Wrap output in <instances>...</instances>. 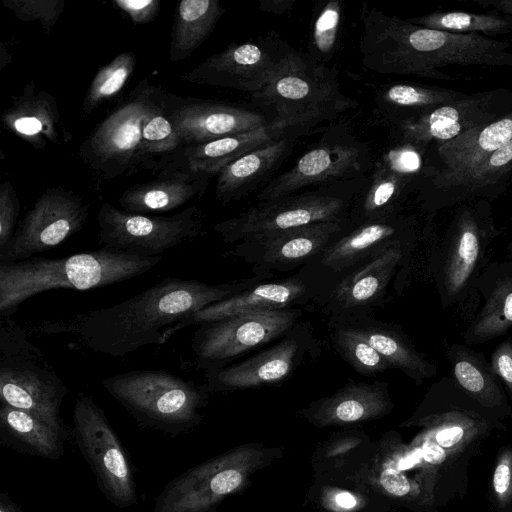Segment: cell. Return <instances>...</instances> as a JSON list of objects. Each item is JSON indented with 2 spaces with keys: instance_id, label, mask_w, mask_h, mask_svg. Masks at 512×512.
<instances>
[{
  "instance_id": "d6986e66",
  "label": "cell",
  "mask_w": 512,
  "mask_h": 512,
  "mask_svg": "<svg viewBox=\"0 0 512 512\" xmlns=\"http://www.w3.org/2000/svg\"><path fill=\"white\" fill-rule=\"evenodd\" d=\"M421 208L430 224L441 210L474 200L492 202L503 195L512 181V140L472 167L452 174H424Z\"/></svg>"
},
{
  "instance_id": "f5cc1de1",
  "label": "cell",
  "mask_w": 512,
  "mask_h": 512,
  "mask_svg": "<svg viewBox=\"0 0 512 512\" xmlns=\"http://www.w3.org/2000/svg\"><path fill=\"white\" fill-rule=\"evenodd\" d=\"M471 2L483 8H489L490 11L512 15V0H471Z\"/></svg>"
},
{
  "instance_id": "d6a6232c",
  "label": "cell",
  "mask_w": 512,
  "mask_h": 512,
  "mask_svg": "<svg viewBox=\"0 0 512 512\" xmlns=\"http://www.w3.org/2000/svg\"><path fill=\"white\" fill-rule=\"evenodd\" d=\"M352 328L381 354L390 368L399 369L416 384L437 375L436 364L418 351L403 332L379 324Z\"/></svg>"
},
{
  "instance_id": "3957f363",
  "label": "cell",
  "mask_w": 512,
  "mask_h": 512,
  "mask_svg": "<svg viewBox=\"0 0 512 512\" xmlns=\"http://www.w3.org/2000/svg\"><path fill=\"white\" fill-rule=\"evenodd\" d=\"M161 260L162 256L143 257L103 247L63 258L0 263V316L10 317L20 304L39 293L113 285L150 271Z\"/></svg>"
},
{
  "instance_id": "f546056e",
  "label": "cell",
  "mask_w": 512,
  "mask_h": 512,
  "mask_svg": "<svg viewBox=\"0 0 512 512\" xmlns=\"http://www.w3.org/2000/svg\"><path fill=\"white\" fill-rule=\"evenodd\" d=\"M286 134L289 133L275 129L268 124L211 142L183 146L165 169L179 168L218 176L223 169L234 161L275 142Z\"/></svg>"
},
{
  "instance_id": "7dc6e473",
  "label": "cell",
  "mask_w": 512,
  "mask_h": 512,
  "mask_svg": "<svg viewBox=\"0 0 512 512\" xmlns=\"http://www.w3.org/2000/svg\"><path fill=\"white\" fill-rule=\"evenodd\" d=\"M490 365L512 400V337L501 341L494 348Z\"/></svg>"
},
{
  "instance_id": "7402d4cb",
  "label": "cell",
  "mask_w": 512,
  "mask_h": 512,
  "mask_svg": "<svg viewBox=\"0 0 512 512\" xmlns=\"http://www.w3.org/2000/svg\"><path fill=\"white\" fill-rule=\"evenodd\" d=\"M412 240H416L414 218L398 213L356 226L329 245L318 260L325 268L341 272L393 245Z\"/></svg>"
},
{
  "instance_id": "e0dca14e",
  "label": "cell",
  "mask_w": 512,
  "mask_h": 512,
  "mask_svg": "<svg viewBox=\"0 0 512 512\" xmlns=\"http://www.w3.org/2000/svg\"><path fill=\"white\" fill-rule=\"evenodd\" d=\"M88 216V205L77 194L61 187L48 188L0 249V263L29 259L60 245L83 228Z\"/></svg>"
},
{
  "instance_id": "4fadbf2b",
  "label": "cell",
  "mask_w": 512,
  "mask_h": 512,
  "mask_svg": "<svg viewBox=\"0 0 512 512\" xmlns=\"http://www.w3.org/2000/svg\"><path fill=\"white\" fill-rule=\"evenodd\" d=\"M369 152L341 127L323 135L316 146L304 153L295 164L273 178L257 195L259 201L293 195L311 185L350 181L367 169Z\"/></svg>"
},
{
  "instance_id": "4316f807",
  "label": "cell",
  "mask_w": 512,
  "mask_h": 512,
  "mask_svg": "<svg viewBox=\"0 0 512 512\" xmlns=\"http://www.w3.org/2000/svg\"><path fill=\"white\" fill-rule=\"evenodd\" d=\"M415 241L393 245L353 270L333 290L332 306L342 310H356L378 302L386 292L396 268L408 260Z\"/></svg>"
},
{
  "instance_id": "f6af8a7d",
  "label": "cell",
  "mask_w": 512,
  "mask_h": 512,
  "mask_svg": "<svg viewBox=\"0 0 512 512\" xmlns=\"http://www.w3.org/2000/svg\"><path fill=\"white\" fill-rule=\"evenodd\" d=\"M20 211L16 191L9 180L0 187V249L13 237Z\"/></svg>"
},
{
  "instance_id": "1f68e13d",
  "label": "cell",
  "mask_w": 512,
  "mask_h": 512,
  "mask_svg": "<svg viewBox=\"0 0 512 512\" xmlns=\"http://www.w3.org/2000/svg\"><path fill=\"white\" fill-rule=\"evenodd\" d=\"M512 140V110L501 118L469 130L436 145L440 168H427L425 174H452L466 170Z\"/></svg>"
},
{
  "instance_id": "bcb514c9",
  "label": "cell",
  "mask_w": 512,
  "mask_h": 512,
  "mask_svg": "<svg viewBox=\"0 0 512 512\" xmlns=\"http://www.w3.org/2000/svg\"><path fill=\"white\" fill-rule=\"evenodd\" d=\"M492 486L495 498L501 506L512 499V449H506L494 469Z\"/></svg>"
},
{
  "instance_id": "603a6c76",
  "label": "cell",
  "mask_w": 512,
  "mask_h": 512,
  "mask_svg": "<svg viewBox=\"0 0 512 512\" xmlns=\"http://www.w3.org/2000/svg\"><path fill=\"white\" fill-rule=\"evenodd\" d=\"M477 294L482 305L462 336L468 346L499 338L512 329V260L490 261L479 278Z\"/></svg>"
},
{
  "instance_id": "7bdbcfd3",
  "label": "cell",
  "mask_w": 512,
  "mask_h": 512,
  "mask_svg": "<svg viewBox=\"0 0 512 512\" xmlns=\"http://www.w3.org/2000/svg\"><path fill=\"white\" fill-rule=\"evenodd\" d=\"M17 19L38 21L50 33L65 9L66 0H2Z\"/></svg>"
},
{
  "instance_id": "8992f818",
  "label": "cell",
  "mask_w": 512,
  "mask_h": 512,
  "mask_svg": "<svg viewBox=\"0 0 512 512\" xmlns=\"http://www.w3.org/2000/svg\"><path fill=\"white\" fill-rule=\"evenodd\" d=\"M68 388L43 351L10 317H0V400L62 433L60 406Z\"/></svg>"
},
{
  "instance_id": "9c48e42d",
  "label": "cell",
  "mask_w": 512,
  "mask_h": 512,
  "mask_svg": "<svg viewBox=\"0 0 512 512\" xmlns=\"http://www.w3.org/2000/svg\"><path fill=\"white\" fill-rule=\"evenodd\" d=\"M348 182V181H347ZM345 182L321 189L259 201L236 216L213 225L222 241L239 243L267 232H277L318 222L348 220L351 195L339 189Z\"/></svg>"
},
{
  "instance_id": "8fae6325",
  "label": "cell",
  "mask_w": 512,
  "mask_h": 512,
  "mask_svg": "<svg viewBox=\"0 0 512 512\" xmlns=\"http://www.w3.org/2000/svg\"><path fill=\"white\" fill-rule=\"evenodd\" d=\"M261 458L259 449L239 447L190 469L163 490L154 512H208L245 484Z\"/></svg>"
},
{
  "instance_id": "e575fe53",
  "label": "cell",
  "mask_w": 512,
  "mask_h": 512,
  "mask_svg": "<svg viewBox=\"0 0 512 512\" xmlns=\"http://www.w3.org/2000/svg\"><path fill=\"white\" fill-rule=\"evenodd\" d=\"M466 93L444 87L395 83L380 89L378 106L394 125L424 115Z\"/></svg>"
},
{
  "instance_id": "ab89813d",
  "label": "cell",
  "mask_w": 512,
  "mask_h": 512,
  "mask_svg": "<svg viewBox=\"0 0 512 512\" xmlns=\"http://www.w3.org/2000/svg\"><path fill=\"white\" fill-rule=\"evenodd\" d=\"M136 65V55L133 52H124L101 67L85 94L82 104L84 114L92 113L104 102L117 96L133 74Z\"/></svg>"
},
{
  "instance_id": "11a10c76",
  "label": "cell",
  "mask_w": 512,
  "mask_h": 512,
  "mask_svg": "<svg viewBox=\"0 0 512 512\" xmlns=\"http://www.w3.org/2000/svg\"><path fill=\"white\" fill-rule=\"evenodd\" d=\"M505 259L512 260V238L508 242V245L506 247V257H505Z\"/></svg>"
},
{
  "instance_id": "ac0fdd59",
  "label": "cell",
  "mask_w": 512,
  "mask_h": 512,
  "mask_svg": "<svg viewBox=\"0 0 512 512\" xmlns=\"http://www.w3.org/2000/svg\"><path fill=\"white\" fill-rule=\"evenodd\" d=\"M349 226V220L318 222L258 234L239 242L227 255L252 263L255 276L294 269L321 253Z\"/></svg>"
},
{
  "instance_id": "2e32d148",
  "label": "cell",
  "mask_w": 512,
  "mask_h": 512,
  "mask_svg": "<svg viewBox=\"0 0 512 512\" xmlns=\"http://www.w3.org/2000/svg\"><path fill=\"white\" fill-rule=\"evenodd\" d=\"M277 35L231 44L188 71L182 78L191 83L249 93L263 89L291 50Z\"/></svg>"
},
{
  "instance_id": "5bb4252c",
  "label": "cell",
  "mask_w": 512,
  "mask_h": 512,
  "mask_svg": "<svg viewBox=\"0 0 512 512\" xmlns=\"http://www.w3.org/2000/svg\"><path fill=\"white\" fill-rule=\"evenodd\" d=\"M79 447L108 498L119 507L137 500L128 458L103 410L90 395L79 393L73 410Z\"/></svg>"
},
{
  "instance_id": "7c38bea8",
  "label": "cell",
  "mask_w": 512,
  "mask_h": 512,
  "mask_svg": "<svg viewBox=\"0 0 512 512\" xmlns=\"http://www.w3.org/2000/svg\"><path fill=\"white\" fill-rule=\"evenodd\" d=\"M301 311L288 308L230 316L199 325L192 349L197 366L212 371L289 331Z\"/></svg>"
},
{
  "instance_id": "f907efd6",
  "label": "cell",
  "mask_w": 512,
  "mask_h": 512,
  "mask_svg": "<svg viewBox=\"0 0 512 512\" xmlns=\"http://www.w3.org/2000/svg\"><path fill=\"white\" fill-rule=\"evenodd\" d=\"M381 482L389 492L398 496L406 495L410 491L409 481L398 472L384 473Z\"/></svg>"
},
{
  "instance_id": "681fc988",
  "label": "cell",
  "mask_w": 512,
  "mask_h": 512,
  "mask_svg": "<svg viewBox=\"0 0 512 512\" xmlns=\"http://www.w3.org/2000/svg\"><path fill=\"white\" fill-rule=\"evenodd\" d=\"M323 504L334 512H353L362 506V499L352 492L331 488L325 491Z\"/></svg>"
},
{
  "instance_id": "816d5d0a",
  "label": "cell",
  "mask_w": 512,
  "mask_h": 512,
  "mask_svg": "<svg viewBox=\"0 0 512 512\" xmlns=\"http://www.w3.org/2000/svg\"><path fill=\"white\" fill-rule=\"evenodd\" d=\"M294 0H262L259 2V9L262 12L282 15L292 9Z\"/></svg>"
},
{
  "instance_id": "74e56055",
  "label": "cell",
  "mask_w": 512,
  "mask_h": 512,
  "mask_svg": "<svg viewBox=\"0 0 512 512\" xmlns=\"http://www.w3.org/2000/svg\"><path fill=\"white\" fill-rule=\"evenodd\" d=\"M406 20L421 27L456 34H484V36L490 37L512 33V15L497 11L486 13L432 12Z\"/></svg>"
},
{
  "instance_id": "d4e9b609",
  "label": "cell",
  "mask_w": 512,
  "mask_h": 512,
  "mask_svg": "<svg viewBox=\"0 0 512 512\" xmlns=\"http://www.w3.org/2000/svg\"><path fill=\"white\" fill-rule=\"evenodd\" d=\"M4 127L37 150L49 144L69 142L72 135L64 126L56 98L45 90L36 91L30 80L22 93L1 115Z\"/></svg>"
},
{
  "instance_id": "7a4b0ae2",
  "label": "cell",
  "mask_w": 512,
  "mask_h": 512,
  "mask_svg": "<svg viewBox=\"0 0 512 512\" xmlns=\"http://www.w3.org/2000/svg\"><path fill=\"white\" fill-rule=\"evenodd\" d=\"M261 276L221 284L166 277L110 307L81 315L75 333L92 351L122 357L158 344L166 329L202 308L258 284Z\"/></svg>"
},
{
  "instance_id": "4dcf8cb0",
  "label": "cell",
  "mask_w": 512,
  "mask_h": 512,
  "mask_svg": "<svg viewBox=\"0 0 512 512\" xmlns=\"http://www.w3.org/2000/svg\"><path fill=\"white\" fill-rule=\"evenodd\" d=\"M446 357L451 378L467 396L498 418L512 416L505 388L483 353L454 342L447 347Z\"/></svg>"
},
{
  "instance_id": "836d02e7",
  "label": "cell",
  "mask_w": 512,
  "mask_h": 512,
  "mask_svg": "<svg viewBox=\"0 0 512 512\" xmlns=\"http://www.w3.org/2000/svg\"><path fill=\"white\" fill-rule=\"evenodd\" d=\"M225 9L218 0H183L174 12L169 58L187 59L210 36Z\"/></svg>"
},
{
  "instance_id": "44dd1931",
  "label": "cell",
  "mask_w": 512,
  "mask_h": 512,
  "mask_svg": "<svg viewBox=\"0 0 512 512\" xmlns=\"http://www.w3.org/2000/svg\"><path fill=\"white\" fill-rule=\"evenodd\" d=\"M308 294L307 284L299 276L255 284L234 296L186 316L164 331L161 344L191 325H201L245 313L294 308L295 305L308 300Z\"/></svg>"
},
{
  "instance_id": "f1b7e54d",
  "label": "cell",
  "mask_w": 512,
  "mask_h": 512,
  "mask_svg": "<svg viewBox=\"0 0 512 512\" xmlns=\"http://www.w3.org/2000/svg\"><path fill=\"white\" fill-rule=\"evenodd\" d=\"M392 406L387 383L351 381L332 396L313 403L305 414L319 426L343 425L381 417Z\"/></svg>"
},
{
  "instance_id": "ffe728a7",
  "label": "cell",
  "mask_w": 512,
  "mask_h": 512,
  "mask_svg": "<svg viewBox=\"0 0 512 512\" xmlns=\"http://www.w3.org/2000/svg\"><path fill=\"white\" fill-rule=\"evenodd\" d=\"M165 110L184 146L198 145L268 125L259 112L222 101L166 93Z\"/></svg>"
},
{
  "instance_id": "30bf717a",
  "label": "cell",
  "mask_w": 512,
  "mask_h": 512,
  "mask_svg": "<svg viewBox=\"0 0 512 512\" xmlns=\"http://www.w3.org/2000/svg\"><path fill=\"white\" fill-rule=\"evenodd\" d=\"M99 242L117 251L161 256L166 251L203 234L204 219L197 206L171 216L131 213L104 202L98 211Z\"/></svg>"
},
{
  "instance_id": "6da1fadb",
  "label": "cell",
  "mask_w": 512,
  "mask_h": 512,
  "mask_svg": "<svg viewBox=\"0 0 512 512\" xmlns=\"http://www.w3.org/2000/svg\"><path fill=\"white\" fill-rule=\"evenodd\" d=\"M359 51L377 73L455 80L447 65L512 67L510 43L480 34H456L421 27L362 3Z\"/></svg>"
},
{
  "instance_id": "f35d334b",
  "label": "cell",
  "mask_w": 512,
  "mask_h": 512,
  "mask_svg": "<svg viewBox=\"0 0 512 512\" xmlns=\"http://www.w3.org/2000/svg\"><path fill=\"white\" fill-rule=\"evenodd\" d=\"M0 426L40 456L56 459L61 454V432L29 412L1 404Z\"/></svg>"
},
{
  "instance_id": "8d00e7d4",
  "label": "cell",
  "mask_w": 512,
  "mask_h": 512,
  "mask_svg": "<svg viewBox=\"0 0 512 512\" xmlns=\"http://www.w3.org/2000/svg\"><path fill=\"white\" fill-rule=\"evenodd\" d=\"M165 92L161 90L157 103L143 129V170L161 172L184 146L165 110Z\"/></svg>"
},
{
  "instance_id": "5b68a950",
  "label": "cell",
  "mask_w": 512,
  "mask_h": 512,
  "mask_svg": "<svg viewBox=\"0 0 512 512\" xmlns=\"http://www.w3.org/2000/svg\"><path fill=\"white\" fill-rule=\"evenodd\" d=\"M250 97L270 126L300 135L358 105L341 91L334 68L293 48L267 85Z\"/></svg>"
},
{
  "instance_id": "db71d44e",
  "label": "cell",
  "mask_w": 512,
  "mask_h": 512,
  "mask_svg": "<svg viewBox=\"0 0 512 512\" xmlns=\"http://www.w3.org/2000/svg\"><path fill=\"white\" fill-rule=\"evenodd\" d=\"M0 512H20L14 503L5 495L0 498Z\"/></svg>"
},
{
  "instance_id": "9a60e30c",
  "label": "cell",
  "mask_w": 512,
  "mask_h": 512,
  "mask_svg": "<svg viewBox=\"0 0 512 512\" xmlns=\"http://www.w3.org/2000/svg\"><path fill=\"white\" fill-rule=\"evenodd\" d=\"M512 110V87H499L463 97L419 117L394 125L400 143L423 150L483 127Z\"/></svg>"
},
{
  "instance_id": "c3c4849f",
  "label": "cell",
  "mask_w": 512,
  "mask_h": 512,
  "mask_svg": "<svg viewBox=\"0 0 512 512\" xmlns=\"http://www.w3.org/2000/svg\"><path fill=\"white\" fill-rule=\"evenodd\" d=\"M113 3L127 14L134 24L151 22L160 9L158 0H113Z\"/></svg>"
},
{
  "instance_id": "b9f144b4",
  "label": "cell",
  "mask_w": 512,
  "mask_h": 512,
  "mask_svg": "<svg viewBox=\"0 0 512 512\" xmlns=\"http://www.w3.org/2000/svg\"><path fill=\"white\" fill-rule=\"evenodd\" d=\"M342 18V6L339 0H329L317 10L313 20L310 52L317 61H328L335 50Z\"/></svg>"
},
{
  "instance_id": "ba28073f",
  "label": "cell",
  "mask_w": 512,
  "mask_h": 512,
  "mask_svg": "<svg viewBox=\"0 0 512 512\" xmlns=\"http://www.w3.org/2000/svg\"><path fill=\"white\" fill-rule=\"evenodd\" d=\"M104 389L143 422L183 429L200 420L208 389L163 370H132L102 380Z\"/></svg>"
},
{
  "instance_id": "cb8c5ba5",
  "label": "cell",
  "mask_w": 512,
  "mask_h": 512,
  "mask_svg": "<svg viewBox=\"0 0 512 512\" xmlns=\"http://www.w3.org/2000/svg\"><path fill=\"white\" fill-rule=\"evenodd\" d=\"M301 339L289 335L275 346L238 364L205 372L208 391H231L286 379L302 356Z\"/></svg>"
},
{
  "instance_id": "83f0119b",
  "label": "cell",
  "mask_w": 512,
  "mask_h": 512,
  "mask_svg": "<svg viewBox=\"0 0 512 512\" xmlns=\"http://www.w3.org/2000/svg\"><path fill=\"white\" fill-rule=\"evenodd\" d=\"M298 133H289L234 161L218 175L215 194L223 203H231L248 196L278 170L291 153Z\"/></svg>"
},
{
  "instance_id": "52a82bcc",
  "label": "cell",
  "mask_w": 512,
  "mask_h": 512,
  "mask_svg": "<svg viewBox=\"0 0 512 512\" xmlns=\"http://www.w3.org/2000/svg\"><path fill=\"white\" fill-rule=\"evenodd\" d=\"M161 88L141 80L81 143L82 161L103 179L143 171V129Z\"/></svg>"
},
{
  "instance_id": "60d3db41",
  "label": "cell",
  "mask_w": 512,
  "mask_h": 512,
  "mask_svg": "<svg viewBox=\"0 0 512 512\" xmlns=\"http://www.w3.org/2000/svg\"><path fill=\"white\" fill-rule=\"evenodd\" d=\"M339 353L360 374L374 376L390 368L381 354L352 327H339L333 334Z\"/></svg>"
},
{
  "instance_id": "277c9868",
  "label": "cell",
  "mask_w": 512,
  "mask_h": 512,
  "mask_svg": "<svg viewBox=\"0 0 512 512\" xmlns=\"http://www.w3.org/2000/svg\"><path fill=\"white\" fill-rule=\"evenodd\" d=\"M502 229L491 203L474 200L455 207L429 260L441 307L469 321L477 311V285L489 261V251Z\"/></svg>"
},
{
  "instance_id": "d590c367",
  "label": "cell",
  "mask_w": 512,
  "mask_h": 512,
  "mask_svg": "<svg viewBox=\"0 0 512 512\" xmlns=\"http://www.w3.org/2000/svg\"><path fill=\"white\" fill-rule=\"evenodd\" d=\"M414 180L393 172L378 161L364 197L353 211L358 225L398 214L401 196Z\"/></svg>"
},
{
  "instance_id": "ee69618b",
  "label": "cell",
  "mask_w": 512,
  "mask_h": 512,
  "mask_svg": "<svg viewBox=\"0 0 512 512\" xmlns=\"http://www.w3.org/2000/svg\"><path fill=\"white\" fill-rule=\"evenodd\" d=\"M424 150L408 143H400L385 153L380 162L400 175L415 179L422 169Z\"/></svg>"
},
{
  "instance_id": "484cf974",
  "label": "cell",
  "mask_w": 512,
  "mask_h": 512,
  "mask_svg": "<svg viewBox=\"0 0 512 512\" xmlns=\"http://www.w3.org/2000/svg\"><path fill=\"white\" fill-rule=\"evenodd\" d=\"M213 176L179 168H167L149 182L131 186L119 198L124 211L167 212L201 197Z\"/></svg>"
}]
</instances>
